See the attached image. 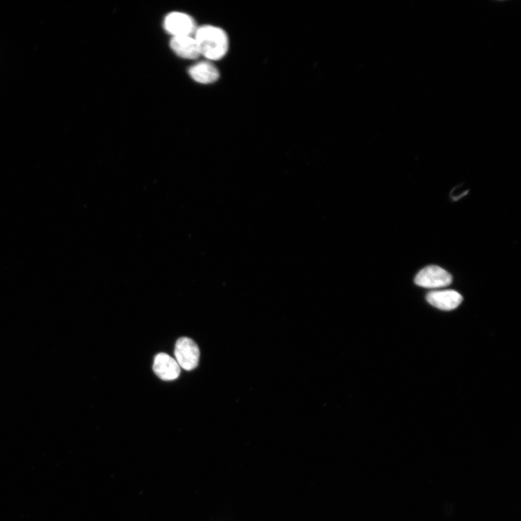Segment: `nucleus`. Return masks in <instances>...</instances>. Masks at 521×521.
<instances>
[{
    "mask_svg": "<svg viewBox=\"0 0 521 521\" xmlns=\"http://www.w3.org/2000/svg\"><path fill=\"white\" fill-rule=\"evenodd\" d=\"M194 35L201 55L207 59L219 60L228 53L229 38L222 29L205 25L197 28Z\"/></svg>",
    "mask_w": 521,
    "mask_h": 521,
    "instance_id": "obj_1",
    "label": "nucleus"
},
{
    "mask_svg": "<svg viewBox=\"0 0 521 521\" xmlns=\"http://www.w3.org/2000/svg\"><path fill=\"white\" fill-rule=\"evenodd\" d=\"M175 356L180 367L191 371L198 365L200 351L193 339L181 337L175 344Z\"/></svg>",
    "mask_w": 521,
    "mask_h": 521,
    "instance_id": "obj_2",
    "label": "nucleus"
},
{
    "mask_svg": "<svg viewBox=\"0 0 521 521\" xmlns=\"http://www.w3.org/2000/svg\"><path fill=\"white\" fill-rule=\"evenodd\" d=\"M452 277L438 266H428L421 269L415 278V283L422 287L436 289L449 285Z\"/></svg>",
    "mask_w": 521,
    "mask_h": 521,
    "instance_id": "obj_3",
    "label": "nucleus"
},
{
    "mask_svg": "<svg viewBox=\"0 0 521 521\" xmlns=\"http://www.w3.org/2000/svg\"><path fill=\"white\" fill-rule=\"evenodd\" d=\"M164 28L172 37L191 36L197 29L194 18L180 12L169 13L164 20Z\"/></svg>",
    "mask_w": 521,
    "mask_h": 521,
    "instance_id": "obj_4",
    "label": "nucleus"
},
{
    "mask_svg": "<svg viewBox=\"0 0 521 521\" xmlns=\"http://www.w3.org/2000/svg\"><path fill=\"white\" fill-rule=\"evenodd\" d=\"M427 302L432 306L443 310L452 311L458 308L463 302L461 294L452 290L430 292L426 296Z\"/></svg>",
    "mask_w": 521,
    "mask_h": 521,
    "instance_id": "obj_5",
    "label": "nucleus"
},
{
    "mask_svg": "<svg viewBox=\"0 0 521 521\" xmlns=\"http://www.w3.org/2000/svg\"><path fill=\"white\" fill-rule=\"evenodd\" d=\"M153 370L158 378L165 381L176 379L180 374L177 360L166 353H158L155 356Z\"/></svg>",
    "mask_w": 521,
    "mask_h": 521,
    "instance_id": "obj_6",
    "label": "nucleus"
},
{
    "mask_svg": "<svg viewBox=\"0 0 521 521\" xmlns=\"http://www.w3.org/2000/svg\"><path fill=\"white\" fill-rule=\"evenodd\" d=\"M170 44L172 51L180 57L195 60L201 56L197 41L191 36H174Z\"/></svg>",
    "mask_w": 521,
    "mask_h": 521,
    "instance_id": "obj_7",
    "label": "nucleus"
},
{
    "mask_svg": "<svg viewBox=\"0 0 521 521\" xmlns=\"http://www.w3.org/2000/svg\"><path fill=\"white\" fill-rule=\"evenodd\" d=\"M189 74L193 80L201 84H210L218 81L220 74L212 62L202 61L192 65Z\"/></svg>",
    "mask_w": 521,
    "mask_h": 521,
    "instance_id": "obj_8",
    "label": "nucleus"
}]
</instances>
